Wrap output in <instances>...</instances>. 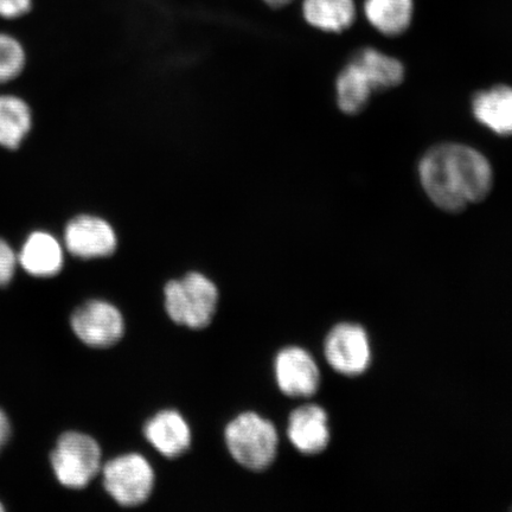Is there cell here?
<instances>
[{
  "label": "cell",
  "instance_id": "cell-11",
  "mask_svg": "<svg viewBox=\"0 0 512 512\" xmlns=\"http://www.w3.org/2000/svg\"><path fill=\"white\" fill-rule=\"evenodd\" d=\"M287 434L299 452L309 456L323 452L330 440L328 416L315 405L300 407L288 420Z\"/></svg>",
  "mask_w": 512,
  "mask_h": 512
},
{
  "label": "cell",
  "instance_id": "cell-4",
  "mask_svg": "<svg viewBox=\"0 0 512 512\" xmlns=\"http://www.w3.org/2000/svg\"><path fill=\"white\" fill-rule=\"evenodd\" d=\"M57 479L69 489H83L101 470V450L89 435L64 433L51 454Z\"/></svg>",
  "mask_w": 512,
  "mask_h": 512
},
{
  "label": "cell",
  "instance_id": "cell-6",
  "mask_svg": "<svg viewBox=\"0 0 512 512\" xmlns=\"http://www.w3.org/2000/svg\"><path fill=\"white\" fill-rule=\"evenodd\" d=\"M70 323L75 335L92 348H111L125 334V320L121 312L102 300H91L81 305L73 313Z\"/></svg>",
  "mask_w": 512,
  "mask_h": 512
},
{
  "label": "cell",
  "instance_id": "cell-19",
  "mask_svg": "<svg viewBox=\"0 0 512 512\" xmlns=\"http://www.w3.org/2000/svg\"><path fill=\"white\" fill-rule=\"evenodd\" d=\"M27 55L15 37L0 34V85L18 78L22 74Z\"/></svg>",
  "mask_w": 512,
  "mask_h": 512
},
{
  "label": "cell",
  "instance_id": "cell-9",
  "mask_svg": "<svg viewBox=\"0 0 512 512\" xmlns=\"http://www.w3.org/2000/svg\"><path fill=\"white\" fill-rule=\"evenodd\" d=\"M275 379L281 392L290 398H309L317 392L320 375L309 352L291 347L275 358Z\"/></svg>",
  "mask_w": 512,
  "mask_h": 512
},
{
  "label": "cell",
  "instance_id": "cell-10",
  "mask_svg": "<svg viewBox=\"0 0 512 512\" xmlns=\"http://www.w3.org/2000/svg\"><path fill=\"white\" fill-rule=\"evenodd\" d=\"M144 435L147 441L165 458L183 456L191 446L188 422L176 411L159 412L146 422Z\"/></svg>",
  "mask_w": 512,
  "mask_h": 512
},
{
  "label": "cell",
  "instance_id": "cell-16",
  "mask_svg": "<svg viewBox=\"0 0 512 512\" xmlns=\"http://www.w3.org/2000/svg\"><path fill=\"white\" fill-rule=\"evenodd\" d=\"M364 12L369 23L381 34L398 36L411 24L413 0H367Z\"/></svg>",
  "mask_w": 512,
  "mask_h": 512
},
{
  "label": "cell",
  "instance_id": "cell-1",
  "mask_svg": "<svg viewBox=\"0 0 512 512\" xmlns=\"http://www.w3.org/2000/svg\"><path fill=\"white\" fill-rule=\"evenodd\" d=\"M419 176L430 200L447 213H459L482 202L494 184L489 160L462 144L433 147L421 159Z\"/></svg>",
  "mask_w": 512,
  "mask_h": 512
},
{
  "label": "cell",
  "instance_id": "cell-15",
  "mask_svg": "<svg viewBox=\"0 0 512 512\" xmlns=\"http://www.w3.org/2000/svg\"><path fill=\"white\" fill-rule=\"evenodd\" d=\"M304 16L312 27L329 32H342L356 18L354 0H305Z\"/></svg>",
  "mask_w": 512,
  "mask_h": 512
},
{
  "label": "cell",
  "instance_id": "cell-18",
  "mask_svg": "<svg viewBox=\"0 0 512 512\" xmlns=\"http://www.w3.org/2000/svg\"><path fill=\"white\" fill-rule=\"evenodd\" d=\"M337 102L339 108L347 114H357L368 105L374 88L355 61H350L339 74L337 83Z\"/></svg>",
  "mask_w": 512,
  "mask_h": 512
},
{
  "label": "cell",
  "instance_id": "cell-23",
  "mask_svg": "<svg viewBox=\"0 0 512 512\" xmlns=\"http://www.w3.org/2000/svg\"><path fill=\"white\" fill-rule=\"evenodd\" d=\"M264 2L273 6V8H281V6H285L288 3H291L292 0H264Z\"/></svg>",
  "mask_w": 512,
  "mask_h": 512
},
{
  "label": "cell",
  "instance_id": "cell-5",
  "mask_svg": "<svg viewBox=\"0 0 512 512\" xmlns=\"http://www.w3.org/2000/svg\"><path fill=\"white\" fill-rule=\"evenodd\" d=\"M108 495L121 507L144 504L155 488V471L140 454H125L108 462L102 469Z\"/></svg>",
  "mask_w": 512,
  "mask_h": 512
},
{
  "label": "cell",
  "instance_id": "cell-2",
  "mask_svg": "<svg viewBox=\"0 0 512 512\" xmlns=\"http://www.w3.org/2000/svg\"><path fill=\"white\" fill-rule=\"evenodd\" d=\"M165 310L172 322L189 329L207 328L216 315L220 294L206 275L192 272L164 288Z\"/></svg>",
  "mask_w": 512,
  "mask_h": 512
},
{
  "label": "cell",
  "instance_id": "cell-20",
  "mask_svg": "<svg viewBox=\"0 0 512 512\" xmlns=\"http://www.w3.org/2000/svg\"><path fill=\"white\" fill-rule=\"evenodd\" d=\"M17 255L8 242L0 239V286L8 285L17 266Z\"/></svg>",
  "mask_w": 512,
  "mask_h": 512
},
{
  "label": "cell",
  "instance_id": "cell-12",
  "mask_svg": "<svg viewBox=\"0 0 512 512\" xmlns=\"http://www.w3.org/2000/svg\"><path fill=\"white\" fill-rule=\"evenodd\" d=\"M18 261L34 277H53L63 267L62 247L55 236L47 232H35L25 240Z\"/></svg>",
  "mask_w": 512,
  "mask_h": 512
},
{
  "label": "cell",
  "instance_id": "cell-13",
  "mask_svg": "<svg viewBox=\"0 0 512 512\" xmlns=\"http://www.w3.org/2000/svg\"><path fill=\"white\" fill-rule=\"evenodd\" d=\"M480 124L499 136H512V87L497 86L480 92L472 102Z\"/></svg>",
  "mask_w": 512,
  "mask_h": 512
},
{
  "label": "cell",
  "instance_id": "cell-21",
  "mask_svg": "<svg viewBox=\"0 0 512 512\" xmlns=\"http://www.w3.org/2000/svg\"><path fill=\"white\" fill-rule=\"evenodd\" d=\"M31 0H0V17L15 19L27 14Z\"/></svg>",
  "mask_w": 512,
  "mask_h": 512
},
{
  "label": "cell",
  "instance_id": "cell-14",
  "mask_svg": "<svg viewBox=\"0 0 512 512\" xmlns=\"http://www.w3.org/2000/svg\"><path fill=\"white\" fill-rule=\"evenodd\" d=\"M32 127L30 106L19 96L0 95V146L17 150L29 136Z\"/></svg>",
  "mask_w": 512,
  "mask_h": 512
},
{
  "label": "cell",
  "instance_id": "cell-8",
  "mask_svg": "<svg viewBox=\"0 0 512 512\" xmlns=\"http://www.w3.org/2000/svg\"><path fill=\"white\" fill-rule=\"evenodd\" d=\"M325 356L330 366L344 375L366 370L370 360L369 342L360 326L341 324L330 332L325 342Z\"/></svg>",
  "mask_w": 512,
  "mask_h": 512
},
{
  "label": "cell",
  "instance_id": "cell-24",
  "mask_svg": "<svg viewBox=\"0 0 512 512\" xmlns=\"http://www.w3.org/2000/svg\"><path fill=\"white\" fill-rule=\"evenodd\" d=\"M0 511H4L3 505L0 504Z\"/></svg>",
  "mask_w": 512,
  "mask_h": 512
},
{
  "label": "cell",
  "instance_id": "cell-7",
  "mask_svg": "<svg viewBox=\"0 0 512 512\" xmlns=\"http://www.w3.org/2000/svg\"><path fill=\"white\" fill-rule=\"evenodd\" d=\"M64 243L76 258L96 259L112 255L118 240L110 223L100 217L81 215L67 224Z\"/></svg>",
  "mask_w": 512,
  "mask_h": 512
},
{
  "label": "cell",
  "instance_id": "cell-22",
  "mask_svg": "<svg viewBox=\"0 0 512 512\" xmlns=\"http://www.w3.org/2000/svg\"><path fill=\"white\" fill-rule=\"evenodd\" d=\"M10 435V424L8 416L4 414L0 409V448H2L6 441H8Z\"/></svg>",
  "mask_w": 512,
  "mask_h": 512
},
{
  "label": "cell",
  "instance_id": "cell-3",
  "mask_svg": "<svg viewBox=\"0 0 512 512\" xmlns=\"http://www.w3.org/2000/svg\"><path fill=\"white\" fill-rule=\"evenodd\" d=\"M228 451L235 462L254 472L265 471L277 458V428L256 413H243L224 432Z\"/></svg>",
  "mask_w": 512,
  "mask_h": 512
},
{
  "label": "cell",
  "instance_id": "cell-17",
  "mask_svg": "<svg viewBox=\"0 0 512 512\" xmlns=\"http://www.w3.org/2000/svg\"><path fill=\"white\" fill-rule=\"evenodd\" d=\"M352 61H355L368 76L375 92L398 87L405 79L403 64L379 50L367 48L358 51Z\"/></svg>",
  "mask_w": 512,
  "mask_h": 512
}]
</instances>
